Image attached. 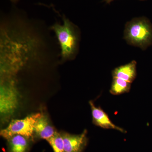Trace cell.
<instances>
[{
  "label": "cell",
  "mask_w": 152,
  "mask_h": 152,
  "mask_svg": "<svg viewBox=\"0 0 152 152\" xmlns=\"http://www.w3.org/2000/svg\"><path fill=\"white\" fill-rule=\"evenodd\" d=\"M63 24L56 23L50 27L54 32L61 49V62L74 59L78 51L80 32L78 28L64 15Z\"/></svg>",
  "instance_id": "cell-1"
},
{
  "label": "cell",
  "mask_w": 152,
  "mask_h": 152,
  "mask_svg": "<svg viewBox=\"0 0 152 152\" xmlns=\"http://www.w3.org/2000/svg\"><path fill=\"white\" fill-rule=\"evenodd\" d=\"M124 39L131 45L145 50L152 45V24L145 17L136 18L125 26Z\"/></svg>",
  "instance_id": "cell-2"
},
{
  "label": "cell",
  "mask_w": 152,
  "mask_h": 152,
  "mask_svg": "<svg viewBox=\"0 0 152 152\" xmlns=\"http://www.w3.org/2000/svg\"><path fill=\"white\" fill-rule=\"evenodd\" d=\"M41 114L37 113L22 119L13 120L7 128L1 131V136L7 140L15 135H20L28 138L32 137L35 124Z\"/></svg>",
  "instance_id": "cell-3"
},
{
  "label": "cell",
  "mask_w": 152,
  "mask_h": 152,
  "mask_svg": "<svg viewBox=\"0 0 152 152\" xmlns=\"http://www.w3.org/2000/svg\"><path fill=\"white\" fill-rule=\"evenodd\" d=\"M17 92L13 82L2 84L1 88V112L10 114L16 108L18 105Z\"/></svg>",
  "instance_id": "cell-4"
},
{
  "label": "cell",
  "mask_w": 152,
  "mask_h": 152,
  "mask_svg": "<svg viewBox=\"0 0 152 152\" xmlns=\"http://www.w3.org/2000/svg\"><path fill=\"white\" fill-rule=\"evenodd\" d=\"M89 104L91 110L93 123L95 125L103 129H112L121 132H126V131L123 128L114 124L110 120L107 114L100 107H96L92 101H90Z\"/></svg>",
  "instance_id": "cell-5"
},
{
  "label": "cell",
  "mask_w": 152,
  "mask_h": 152,
  "mask_svg": "<svg viewBox=\"0 0 152 152\" xmlns=\"http://www.w3.org/2000/svg\"><path fill=\"white\" fill-rule=\"evenodd\" d=\"M87 132L85 130L82 134L78 135L66 133L62 134L65 152H81L86 145Z\"/></svg>",
  "instance_id": "cell-6"
},
{
  "label": "cell",
  "mask_w": 152,
  "mask_h": 152,
  "mask_svg": "<svg viewBox=\"0 0 152 152\" xmlns=\"http://www.w3.org/2000/svg\"><path fill=\"white\" fill-rule=\"evenodd\" d=\"M137 62L134 60L116 68L112 72L113 78L122 79L132 83L137 77Z\"/></svg>",
  "instance_id": "cell-7"
},
{
  "label": "cell",
  "mask_w": 152,
  "mask_h": 152,
  "mask_svg": "<svg viewBox=\"0 0 152 152\" xmlns=\"http://www.w3.org/2000/svg\"><path fill=\"white\" fill-rule=\"evenodd\" d=\"M56 132L47 116L41 114L34 125V132L38 137L47 140L53 137Z\"/></svg>",
  "instance_id": "cell-8"
},
{
  "label": "cell",
  "mask_w": 152,
  "mask_h": 152,
  "mask_svg": "<svg viewBox=\"0 0 152 152\" xmlns=\"http://www.w3.org/2000/svg\"><path fill=\"white\" fill-rule=\"evenodd\" d=\"M28 138L20 135H15L8 140L10 152H26L28 148Z\"/></svg>",
  "instance_id": "cell-9"
},
{
  "label": "cell",
  "mask_w": 152,
  "mask_h": 152,
  "mask_svg": "<svg viewBox=\"0 0 152 152\" xmlns=\"http://www.w3.org/2000/svg\"><path fill=\"white\" fill-rule=\"evenodd\" d=\"M131 83L118 78H113L110 93L114 95H119L129 92Z\"/></svg>",
  "instance_id": "cell-10"
},
{
  "label": "cell",
  "mask_w": 152,
  "mask_h": 152,
  "mask_svg": "<svg viewBox=\"0 0 152 152\" xmlns=\"http://www.w3.org/2000/svg\"><path fill=\"white\" fill-rule=\"evenodd\" d=\"M54 152H65L64 140L61 134L56 132L54 135L47 140Z\"/></svg>",
  "instance_id": "cell-11"
},
{
  "label": "cell",
  "mask_w": 152,
  "mask_h": 152,
  "mask_svg": "<svg viewBox=\"0 0 152 152\" xmlns=\"http://www.w3.org/2000/svg\"><path fill=\"white\" fill-rule=\"evenodd\" d=\"M114 1H115V0H104L103 1L104 2H105L106 4H110ZM139 1H146V0H139Z\"/></svg>",
  "instance_id": "cell-12"
},
{
  "label": "cell",
  "mask_w": 152,
  "mask_h": 152,
  "mask_svg": "<svg viewBox=\"0 0 152 152\" xmlns=\"http://www.w3.org/2000/svg\"><path fill=\"white\" fill-rule=\"evenodd\" d=\"M14 4H16L19 1V0H10Z\"/></svg>",
  "instance_id": "cell-13"
}]
</instances>
